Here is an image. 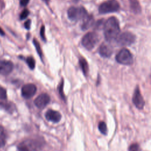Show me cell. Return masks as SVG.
Masks as SVG:
<instances>
[{"label":"cell","instance_id":"10","mask_svg":"<svg viewBox=\"0 0 151 151\" xmlns=\"http://www.w3.org/2000/svg\"><path fill=\"white\" fill-rule=\"evenodd\" d=\"M50 97L47 93H42L39 95L35 100L34 104L35 105L40 109L44 108L50 102Z\"/></svg>","mask_w":151,"mask_h":151},{"label":"cell","instance_id":"19","mask_svg":"<svg viewBox=\"0 0 151 151\" xmlns=\"http://www.w3.org/2000/svg\"><path fill=\"white\" fill-rule=\"evenodd\" d=\"M99 129L100 132L103 134H107V125L104 122H100L99 124Z\"/></svg>","mask_w":151,"mask_h":151},{"label":"cell","instance_id":"22","mask_svg":"<svg viewBox=\"0 0 151 151\" xmlns=\"http://www.w3.org/2000/svg\"><path fill=\"white\" fill-rule=\"evenodd\" d=\"M63 85H64V81H63V80H62L60 82L59 86H58V90L59 94L60 95L62 99L63 100L65 101V95H64V91H63Z\"/></svg>","mask_w":151,"mask_h":151},{"label":"cell","instance_id":"14","mask_svg":"<svg viewBox=\"0 0 151 151\" xmlns=\"http://www.w3.org/2000/svg\"><path fill=\"white\" fill-rule=\"evenodd\" d=\"M94 20L92 15H87L85 18L83 19V22L81 26V29L83 31L89 29L94 24Z\"/></svg>","mask_w":151,"mask_h":151},{"label":"cell","instance_id":"21","mask_svg":"<svg viewBox=\"0 0 151 151\" xmlns=\"http://www.w3.org/2000/svg\"><path fill=\"white\" fill-rule=\"evenodd\" d=\"M26 61H27V64H28V67H29L30 69L33 70L35 68V60H34L33 57H28L26 59Z\"/></svg>","mask_w":151,"mask_h":151},{"label":"cell","instance_id":"23","mask_svg":"<svg viewBox=\"0 0 151 151\" xmlns=\"http://www.w3.org/2000/svg\"><path fill=\"white\" fill-rule=\"evenodd\" d=\"M7 98L6 91L5 88L0 86V99L1 100H6Z\"/></svg>","mask_w":151,"mask_h":151},{"label":"cell","instance_id":"28","mask_svg":"<svg viewBox=\"0 0 151 151\" xmlns=\"http://www.w3.org/2000/svg\"><path fill=\"white\" fill-rule=\"evenodd\" d=\"M30 25H31V20L28 19L24 23V27L26 29H29L30 28Z\"/></svg>","mask_w":151,"mask_h":151},{"label":"cell","instance_id":"30","mask_svg":"<svg viewBox=\"0 0 151 151\" xmlns=\"http://www.w3.org/2000/svg\"><path fill=\"white\" fill-rule=\"evenodd\" d=\"M4 34H5L4 31L3 29L0 27V35H4Z\"/></svg>","mask_w":151,"mask_h":151},{"label":"cell","instance_id":"26","mask_svg":"<svg viewBox=\"0 0 151 151\" xmlns=\"http://www.w3.org/2000/svg\"><path fill=\"white\" fill-rule=\"evenodd\" d=\"M104 19H100L99 20L96 24V29H101L102 28H104Z\"/></svg>","mask_w":151,"mask_h":151},{"label":"cell","instance_id":"8","mask_svg":"<svg viewBox=\"0 0 151 151\" xmlns=\"http://www.w3.org/2000/svg\"><path fill=\"white\" fill-rule=\"evenodd\" d=\"M132 101L138 109L142 110L143 109L145 106V100L141 94L140 88L138 86H137L134 89L132 97Z\"/></svg>","mask_w":151,"mask_h":151},{"label":"cell","instance_id":"12","mask_svg":"<svg viewBox=\"0 0 151 151\" xmlns=\"http://www.w3.org/2000/svg\"><path fill=\"white\" fill-rule=\"evenodd\" d=\"M14 68V64L10 61L2 60L0 61V74L8 75Z\"/></svg>","mask_w":151,"mask_h":151},{"label":"cell","instance_id":"7","mask_svg":"<svg viewBox=\"0 0 151 151\" xmlns=\"http://www.w3.org/2000/svg\"><path fill=\"white\" fill-rule=\"evenodd\" d=\"M136 40V36L130 32H124L119 34L116 39V42L119 46L125 47L132 44Z\"/></svg>","mask_w":151,"mask_h":151},{"label":"cell","instance_id":"1","mask_svg":"<svg viewBox=\"0 0 151 151\" xmlns=\"http://www.w3.org/2000/svg\"><path fill=\"white\" fill-rule=\"evenodd\" d=\"M103 29L104 38L107 42L116 40L120 31L118 19L114 17L109 18L105 22Z\"/></svg>","mask_w":151,"mask_h":151},{"label":"cell","instance_id":"31","mask_svg":"<svg viewBox=\"0 0 151 151\" xmlns=\"http://www.w3.org/2000/svg\"><path fill=\"white\" fill-rule=\"evenodd\" d=\"M44 1H45V2H48V1H49V0H44Z\"/></svg>","mask_w":151,"mask_h":151},{"label":"cell","instance_id":"5","mask_svg":"<svg viewBox=\"0 0 151 151\" xmlns=\"http://www.w3.org/2000/svg\"><path fill=\"white\" fill-rule=\"evenodd\" d=\"M68 18L71 21H78L83 19L87 15V12L84 7H70L67 11Z\"/></svg>","mask_w":151,"mask_h":151},{"label":"cell","instance_id":"13","mask_svg":"<svg viewBox=\"0 0 151 151\" xmlns=\"http://www.w3.org/2000/svg\"><path fill=\"white\" fill-rule=\"evenodd\" d=\"M45 116L48 120L53 123H58L61 119V115L60 113L53 110H48L47 111Z\"/></svg>","mask_w":151,"mask_h":151},{"label":"cell","instance_id":"25","mask_svg":"<svg viewBox=\"0 0 151 151\" xmlns=\"http://www.w3.org/2000/svg\"><path fill=\"white\" fill-rule=\"evenodd\" d=\"M29 11L27 9H24L20 14V19H25L28 15H29Z\"/></svg>","mask_w":151,"mask_h":151},{"label":"cell","instance_id":"16","mask_svg":"<svg viewBox=\"0 0 151 151\" xmlns=\"http://www.w3.org/2000/svg\"><path fill=\"white\" fill-rule=\"evenodd\" d=\"M0 107L9 113H12L15 109V106L12 103L2 101H0Z\"/></svg>","mask_w":151,"mask_h":151},{"label":"cell","instance_id":"17","mask_svg":"<svg viewBox=\"0 0 151 151\" xmlns=\"http://www.w3.org/2000/svg\"><path fill=\"white\" fill-rule=\"evenodd\" d=\"M79 64L84 76H87L88 73V65L86 60L83 57H81L79 59Z\"/></svg>","mask_w":151,"mask_h":151},{"label":"cell","instance_id":"15","mask_svg":"<svg viewBox=\"0 0 151 151\" xmlns=\"http://www.w3.org/2000/svg\"><path fill=\"white\" fill-rule=\"evenodd\" d=\"M130 3V8L132 12L136 14H140L141 12L142 9L140 3L138 0H129Z\"/></svg>","mask_w":151,"mask_h":151},{"label":"cell","instance_id":"11","mask_svg":"<svg viewBox=\"0 0 151 151\" xmlns=\"http://www.w3.org/2000/svg\"><path fill=\"white\" fill-rule=\"evenodd\" d=\"M113 52V50L111 45L106 42L102 43L99 49V54L103 58L110 57L112 55Z\"/></svg>","mask_w":151,"mask_h":151},{"label":"cell","instance_id":"18","mask_svg":"<svg viewBox=\"0 0 151 151\" xmlns=\"http://www.w3.org/2000/svg\"><path fill=\"white\" fill-rule=\"evenodd\" d=\"M6 135L4 128L0 126V148L3 147L6 143Z\"/></svg>","mask_w":151,"mask_h":151},{"label":"cell","instance_id":"29","mask_svg":"<svg viewBox=\"0 0 151 151\" xmlns=\"http://www.w3.org/2000/svg\"><path fill=\"white\" fill-rule=\"evenodd\" d=\"M29 1V0H20L19 1L20 5L22 6H25L28 4Z\"/></svg>","mask_w":151,"mask_h":151},{"label":"cell","instance_id":"4","mask_svg":"<svg viewBox=\"0 0 151 151\" xmlns=\"http://www.w3.org/2000/svg\"><path fill=\"white\" fill-rule=\"evenodd\" d=\"M120 9V4L116 0H108L103 2L99 7V12L100 14H106L115 12Z\"/></svg>","mask_w":151,"mask_h":151},{"label":"cell","instance_id":"27","mask_svg":"<svg viewBox=\"0 0 151 151\" xmlns=\"http://www.w3.org/2000/svg\"><path fill=\"white\" fill-rule=\"evenodd\" d=\"M40 35L42 38V39L44 41H45V27L44 25H42L40 29Z\"/></svg>","mask_w":151,"mask_h":151},{"label":"cell","instance_id":"20","mask_svg":"<svg viewBox=\"0 0 151 151\" xmlns=\"http://www.w3.org/2000/svg\"><path fill=\"white\" fill-rule=\"evenodd\" d=\"M33 43L34 44V46L35 47V49L37 50V52H38L39 56L42 58V50H41V46L40 45V43L38 42V41H37V39L35 38H34L33 40Z\"/></svg>","mask_w":151,"mask_h":151},{"label":"cell","instance_id":"3","mask_svg":"<svg viewBox=\"0 0 151 151\" xmlns=\"http://www.w3.org/2000/svg\"><path fill=\"white\" fill-rule=\"evenodd\" d=\"M99 41V37L95 32L87 33L82 38V45L87 50H91Z\"/></svg>","mask_w":151,"mask_h":151},{"label":"cell","instance_id":"6","mask_svg":"<svg viewBox=\"0 0 151 151\" xmlns=\"http://www.w3.org/2000/svg\"><path fill=\"white\" fill-rule=\"evenodd\" d=\"M117 63L126 65H132L133 63V58L132 53L127 48L120 50L116 56Z\"/></svg>","mask_w":151,"mask_h":151},{"label":"cell","instance_id":"2","mask_svg":"<svg viewBox=\"0 0 151 151\" xmlns=\"http://www.w3.org/2000/svg\"><path fill=\"white\" fill-rule=\"evenodd\" d=\"M44 146L41 139H27L17 146V151H40Z\"/></svg>","mask_w":151,"mask_h":151},{"label":"cell","instance_id":"9","mask_svg":"<svg viewBox=\"0 0 151 151\" xmlns=\"http://www.w3.org/2000/svg\"><path fill=\"white\" fill-rule=\"evenodd\" d=\"M37 91V87L34 84H27L22 86L21 94L25 99H29L34 96Z\"/></svg>","mask_w":151,"mask_h":151},{"label":"cell","instance_id":"24","mask_svg":"<svg viewBox=\"0 0 151 151\" xmlns=\"http://www.w3.org/2000/svg\"><path fill=\"white\" fill-rule=\"evenodd\" d=\"M129 151H140L139 145L137 143H133L129 147Z\"/></svg>","mask_w":151,"mask_h":151}]
</instances>
